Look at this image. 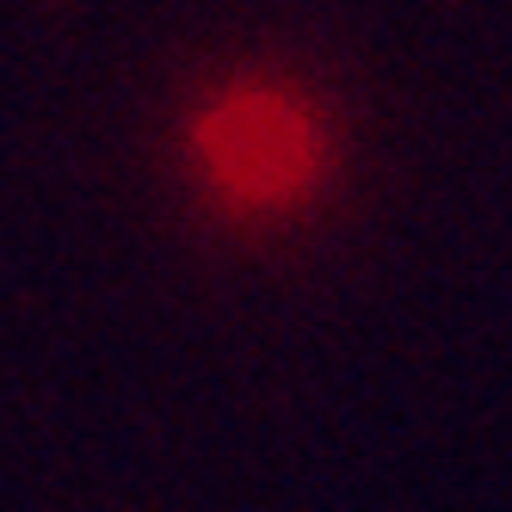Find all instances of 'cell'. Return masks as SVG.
I'll return each mask as SVG.
<instances>
[{"instance_id":"1","label":"cell","mask_w":512,"mask_h":512,"mask_svg":"<svg viewBox=\"0 0 512 512\" xmlns=\"http://www.w3.org/2000/svg\"><path fill=\"white\" fill-rule=\"evenodd\" d=\"M198 186L235 216L303 210L334 173V124L327 112L278 75L223 81L186 124Z\"/></svg>"}]
</instances>
